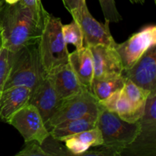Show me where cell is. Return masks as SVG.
Segmentation results:
<instances>
[{
	"label": "cell",
	"instance_id": "6da1fadb",
	"mask_svg": "<svg viewBox=\"0 0 156 156\" xmlns=\"http://www.w3.org/2000/svg\"><path fill=\"white\" fill-rule=\"evenodd\" d=\"M43 20L37 18L21 2L14 5L5 3L0 9L3 47L15 53L27 46L37 44Z\"/></svg>",
	"mask_w": 156,
	"mask_h": 156
},
{
	"label": "cell",
	"instance_id": "7a4b0ae2",
	"mask_svg": "<svg viewBox=\"0 0 156 156\" xmlns=\"http://www.w3.org/2000/svg\"><path fill=\"white\" fill-rule=\"evenodd\" d=\"M62 27L60 18L46 11L37 43L40 60L45 74L69 62V53L62 36Z\"/></svg>",
	"mask_w": 156,
	"mask_h": 156
},
{
	"label": "cell",
	"instance_id": "3957f363",
	"mask_svg": "<svg viewBox=\"0 0 156 156\" xmlns=\"http://www.w3.org/2000/svg\"><path fill=\"white\" fill-rule=\"evenodd\" d=\"M44 76L37 44L27 46L15 52L4 89L13 86H25L33 91L42 82Z\"/></svg>",
	"mask_w": 156,
	"mask_h": 156
},
{
	"label": "cell",
	"instance_id": "277c9868",
	"mask_svg": "<svg viewBox=\"0 0 156 156\" xmlns=\"http://www.w3.org/2000/svg\"><path fill=\"white\" fill-rule=\"evenodd\" d=\"M101 106V105H100ZM97 126L101 132L103 146L114 149L121 156L123 149L135 140L140 133V121L129 123L116 113L100 107Z\"/></svg>",
	"mask_w": 156,
	"mask_h": 156
},
{
	"label": "cell",
	"instance_id": "5b68a950",
	"mask_svg": "<svg viewBox=\"0 0 156 156\" xmlns=\"http://www.w3.org/2000/svg\"><path fill=\"white\" fill-rule=\"evenodd\" d=\"M140 133L135 140L123 149L121 155H156V91H151L141 118Z\"/></svg>",
	"mask_w": 156,
	"mask_h": 156
},
{
	"label": "cell",
	"instance_id": "8992f818",
	"mask_svg": "<svg viewBox=\"0 0 156 156\" xmlns=\"http://www.w3.org/2000/svg\"><path fill=\"white\" fill-rule=\"evenodd\" d=\"M100 104L92 93L88 89L61 101L57 109L45 125L50 130L53 126L67 121L88 115L98 116Z\"/></svg>",
	"mask_w": 156,
	"mask_h": 156
},
{
	"label": "cell",
	"instance_id": "52a82bcc",
	"mask_svg": "<svg viewBox=\"0 0 156 156\" xmlns=\"http://www.w3.org/2000/svg\"><path fill=\"white\" fill-rule=\"evenodd\" d=\"M73 18L79 24L83 34L84 47H94L103 45L115 47L117 43L114 41L109 28L110 22H99L91 15L84 4L76 12L71 14Z\"/></svg>",
	"mask_w": 156,
	"mask_h": 156
},
{
	"label": "cell",
	"instance_id": "ba28073f",
	"mask_svg": "<svg viewBox=\"0 0 156 156\" xmlns=\"http://www.w3.org/2000/svg\"><path fill=\"white\" fill-rule=\"evenodd\" d=\"M7 123L20 133L24 143L36 141L41 144L50 136L42 116L37 108L31 104L25 105L17 111Z\"/></svg>",
	"mask_w": 156,
	"mask_h": 156
},
{
	"label": "cell",
	"instance_id": "9c48e42d",
	"mask_svg": "<svg viewBox=\"0 0 156 156\" xmlns=\"http://www.w3.org/2000/svg\"><path fill=\"white\" fill-rule=\"evenodd\" d=\"M156 45V26L147 24L115 47L121 59L123 70L130 69L152 46Z\"/></svg>",
	"mask_w": 156,
	"mask_h": 156
},
{
	"label": "cell",
	"instance_id": "30bf717a",
	"mask_svg": "<svg viewBox=\"0 0 156 156\" xmlns=\"http://www.w3.org/2000/svg\"><path fill=\"white\" fill-rule=\"evenodd\" d=\"M122 75L144 89L156 91V45L151 47L130 69L123 70Z\"/></svg>",
	"mask_w": 156,
	"mask_h": 156
},
{
	"label": "cell",
	"instance_id": "8fae6325",
	"mask_svg": "<svg viewBox=\"0 0 156 156\" xmlns=\"http://www.w3.org/2000/svg\"><path fill=\"white\" fill-rule=\"evenodd\" d=\"M89 48L93 58L94 79L121 76L123 66L115 47L98 45L89 47Z\"/></svg>",
	"mask_w": 156,
	"mask_h": 156
},
{
	"label": "cell",
	"instance_id": "7c38bea8",
	"mask_svg": "<svg viewBox=\"0 0 156 156\" xmlns=\"http://www.w3.org/2000/svg\"><path fill=\"white\" fill-rule=\"evenodd\" d=\"M45 75L51 81L61 101L86 89L80 83L69 62L56 67Z\"/></svg>",
	"mask_w": 156,
	"mask_h": 156
},
{
	"label": "cell",
	"instance_id": "4fadbf2b",
	"mask_svg": "<svg viewBox=\"0 0 156 156\" xmlns=\"http://www.w3.org/2000/svg\"><path fill=\"white\" fill-rule=\"evenodd\" d=\"M60 102L51 81L45 75L42 82L32 91L29 104L37 108L46 123L54 114Z\"/></svg>",
	"mask_w": 156,
	"mask_h": 156
},
{
	"label": "cell",
	"instance_id": "5bb4252c",
	"mask_svg": "<svg viewBox=\"0 0 156 156\" xmlns=\"http://www.w3.org/2000/svg\"><path fill=\"white\" fill-rule=\"evenodd\" d=\"M98 102L102 108L116 113L122 120L129 123L138 121L145 111V108L135 106L123 93L122 88Z\"/></svg>",
	"mask_w": 156,
	"mask_h": 156
},
{
	"label": "cell",
	"instance_id": "9a60e30c",
	"mask_svg": "<svg viewBox=\"0 0 156 156\" xmlns=\"http://www.w3.org/2000/svg\"><path fill=\"white\" fill-rule=\"evenodd\" d=\"M31 93V90L25 86H13L3 90L0 94V120L8 123L17 111L28 105Z\"/></svg>",
	"mask_w": 156,
	"mask_h": 156
},
{
	"label": "cell",
	"instance_id": "2e32d148",
	"mask_svg": "<svg viewBox=\"0 0 156 156\" xmlns=\"http://www.w3.org/2000/svg\"><path fill=\"white\" fill-rule=\"evenodd\" d=\"M69 63L78 79L86 89H91L94 79V65L91 52L88 47L76 50L69 54Z\"/></svg>",
	"mask_w": 156,
	"mask_h": 156
},
{
	"label": "cell",
	"instance_id": "e0dca14e",
	"mask_svg": "<svg viewBox=\"0 0 156 156\" xmlns=\"http://www.w3.org/2000/svg\"><path fill=\"white\" fill-rule=\"evenodd\" d=\"M98 116L88 115L79 119L62 122L53 126L49 130L50 135L54 139L62 141L66 137L92 129L97 126Z\"/></svg>",
	"mask_w": 156,
	"mask_h": 156
},
{
	"label": "cell",
	"instance_id": "ac0fdd59",
	"mask_svg": "<svg viewBox=\"0 0 156 156\" xmlns=\"http://www.w3.org/2000/svg\"><path fill=\"white\" fill-rule=\"evenodd\" d=\"M126 79L121 75L117 77L104 79H93L90 91L98 101L106 98L114 91L121 89Z\"/></svg>",
	"mask_w": 156,
	"mask_h": 156
},
{
	"label": "cell",
	"instance_id": "d6986e66",
	"mask_svg": "<svg viewBox=\"0 0 156 156\" xmlns=\"http://www.w3.org/2000/svg\"><path fill=\"white\" fill-rule=\"evenodd\" d=\"M123 93L126 94L129 100L138 108H144L146 106V101L151 93L149 90L144 89L138 86L132 81L126 79L124 85L122 88Z\"/></svg>",
	"mask_w": 156,
	"mask_h": 156
},
{
	"label": "cell",
	"instance_id": "ffe728a7",
	"mask_svg": "<svg viewBox=\"0 0 156 156\" xmlns=\"http://www.w3.org/2000/svg\"><path fill=\"white\" fill-rule=\"evenodd\" d=\"M62 32L63 39L66 44H73L76 50L84 47L83 34L77 21H73L69 24H62Z\"/></svg>",
	"mask_w": 156,
	"mask_h": 156
},
{
	"label": "cell",
	"instance_id": "44dd1931",
	"mask_svg": "<svg viewBox=\"0 0 156 156\" xmlns=\"http://www.w3.org/2000/svg\"><path fill=\"white\" fill-rule=\"evenodd\" d=\"M15 52L3 48L0 53V94L4 89L15 58Z\"/></svg>",
	"mask_w": 156,
	"mask_h": 156
},
{
	"label": "cell",
	"instance_id": "7402d4cb",
	"mask_svg": "<svg viewBox=\"0 0 156 156\" xmlns=\"http://www.w3.org/2000/svg\"><path fill=\"white\" fill-rule=\"evenodd\" d=\"M41 146L48 156L73 155L65 145L62 144V141L54 139L50 135L41 143Z\"/></svg>",
	"mask_w": 156,
	"mask_h": 156
},
{
	"label": "cell",
	"instance_id": "603a6c76",
	"mask_svg": "<svg viewBox=\"0 0 156 156\" xmlns=\"http://www.w3.org/2000/svg\"><path fill=\"white\" fill-rule=\"evenodd\" d=\"M69 136H73L78 139L85 145L89 146L90 148L101 146L103 144V137H102L101 132L98 126L91 129H88V130Z\"/></svg>",
	"mask_w": 156,
	"mask_h": 156
},
{
	"label": "cell",
	"instance_id": "cb8c5ba5",
	"mask_svg": "<svg viewBox=\"0 0 156 156\" xmlns=\"http://www.w3.org/2000/svg\"><path fill=\"white\" fill-rule=\"evenodd\" d=\"M105 21L118 23L122 21V16L117 10L115 0H98Z\"/></svg>",
	"mask_w": 156,
	"mask_h": 156
},
{
	"label": "cell",
	"instance_id": "d4e9b609",
	"mask_svg": "<svg viewBox=\"0 0 156 156\" xmlns=\"http://www.w3.org/2000/svg\"><path fill=\"white\" fill-rule=\"evenodd\" d=\"M66 149L73 155L82 156L86 151L88 150L89 146L85 145L80 140L73 136H67L62 140Z\"/></svg>",
	"mask_w": 156,
	"mask_h": 156
},
{
	"label": "cell",
	"instance_id": "484cf974",
	"mask_svg": "<svg viewBox=\"0 0 156 156\" xmlns=\"http://www.w3.org/2000/svg\"><path fill=\"white\" fill-rule=\"evenodd\" d=\"M15 156H48L41 144L36 141L26 142L25 145Z\"/></svg>",
	"mask_w": 156,
	"mask_h": 156
},
{
	"label": "cell",
	"instance_id": "4316f807",
	"mask_svg": "<svg viewBox=\"0 0 156 156\" xmlns=\"http://www.w3.org/2000/svg\"><path fill=\"white\" fill-rule=\"evenodd\" d=\"M20 2L24 6L28 8L37 18L41 20L44 19L46 10L43 6L41 0H21Z\"/></svg>",
	"mask_w": 156,
	"mask_h": 156
},
{
	"label": "cell",
	"instance_id": "83f0119b",
	"mask_svg": "<svg viewBox=\"0 0 156 156\" xmlns=\"http://www.w3.org/2000/svg\"><path fill=\"white\" fill-rule=\"evenodd\" d=\"M98 148H95V149H91V148H89L88 151L85 152L82 156L86 155H94V156H120L119 153L114 149H111L109 147L103 146H98Z\"/></svg>",
	"mask_w": 156,
	"mask_h": 156
},
{
	"label": "cell",
	"instance_id": "f1b7e54d",
	"mask_svg": "<svg viewBox=\"0 0 156 156\" xmlns=\"http://www.w3.org/2000/svg\"><path fill=\"white\" fill-rule=\"evenodd\" d=\"M64 6L70 14L79 10L84 4L86 3V0H62Z\"/></svg>",
	"mask_w": 156,
	"mask_h": 156
},
{
	"label": "cell",
	"instance_id": "f546056e",
	"mask_svg": "<svg viewBox=\"0 0 156 156\" xmlns=\"http://www.w3.org/2000/svg\"><path fill=\"white\" fill-rule=\"evenodd\" d=\"M21 0H4L5 3L8 5H14L16 4V3L19 2Z\"/></svg>",
	"mask_w": 156,
	"mask_h": 156
},
{
	"label": "cell",
	"instance_id": "4dcf8cb0",
	"mask_svg": "<svg viewBox=\"0 0 156 156\" xmlns=\"http://www.w3.org/2000/svg\"><path fill=\"white\" fill-rule=\"evenodd\" d=\"M132 4H139V5H144L145 0H129Z\"/></svg>",
	"mask_w": 156,
	"mask_h": 156
},
{
	"label": "cell",
	"instance_id": "1f68e13d",
	"mask_svg": "<svg viewBox=\"0 0 156 156\" xmlns=\"http://www.w3.org/2000/svg\"><path fill=\"white\" fill-rule=\"evenodd\" d=\"M4 48L3 47V41H2V31L0 30V53H1L2 50Z\"/></svg>",
	"mask_w": 156,
	"mask_h": 156
},
{
	"label": "cell",
	"instance_id": "d6a6232c",
	"mask_svg": "<svg viewBox=\"0 0 156 156\" xmlns=\"http://www.w3.org/2000/svg\"><path fill=\"white\" fill-rule=\"evenodd\" d=\"M4 4H5L4 0H0V9H1L2 8V6L4 5Z\"/></svg>",
	"mask_w": 156,
	"mask_h": 156
},
{
	"label": "cell",
	"instance_id": "836d02e7",
	"mask_svg": "<svg viewBox=\"0 0 156 156\" xmlns=\"http://www.w3.org/2000/svg\"><path fill=\"white\" fill-rule=\"evenodd\" d=\"M154 2H155V3H156V0H154Z\"/></svg>",
	"mask_w": 156,
	"mask_h": 156
}]
</instances>
